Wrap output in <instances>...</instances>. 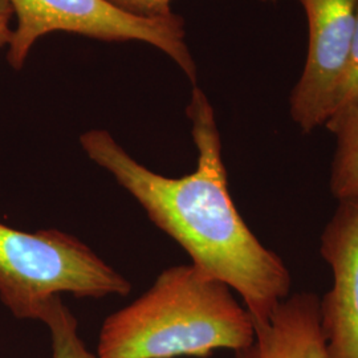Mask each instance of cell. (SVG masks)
I'll return each instance as SVG.
<instances>
[{
	"instance_id": "12",
	"label": "cell",
	"mask_w": 358,
	"mask_h": 358,
	"mask_svg": "<svg viewBox=\"0 0 358 358\" xmlns=\"http://www.w3.org/2000/svg\"><path fill=\"white\" fill-rule=\"evenodd\" d=\"M13 15V8L10 0H0V48L10 45L13 31L10 28V22Z\"/></svg>"
},
{
	"instance_id": "5",
	"label": "cell",
	"mask_w": 358,
	"mask_h": 358,
	"mask_svg": "<svg viewBox=\"0 0 358 358\" xmlns=\"http://www.w3.org/2000/svg\"><path fill=\"white\" fill-rule=\"evenodd\" d=\"M307 13L309 47L294 85L291 117L304 133L331 120L345 73L356 26L358 0H300Z\"/></svg>"
},
{
	"instance_id": "2",
	"label": "cell",
	"mask_w": 358,
	"mask_h": 358,
	"mask_svg": "<svg viewBox=\"0 0 358 358\" xmlns=\"http://www.w3.org/2000/svg\"><path fill=\"white\" fill-rule=\"evenodd\" d=\"M251 315L224 282L192 264L165 269L128 307L103 321L99 358L208 357L251 345Z\"/></svg>"
},
{
	"instance_id": "11",
	"label": "cell",
	"mask_w": 358,
	"mask_h": 358,
	"mask_svg": "<svg viewBox=\"0 0 358 358\" xmlns=\"http://www.w3.org/2000/svg\"><path fill=\"white\" fill-rule=\"evenodd\" d=\"M125 13L146 19H167L174 16L170 8L171 0H108Z\"/></svg>"
},
{
	"instance_id": "3",
	"label": "cell",
	"mask_w": 358,
	"mask_h": 358,
	"mask_svg": "<svg viewBox=\"0 0 358 358\" xmlns=\"http://www.w3.org/2000/svg\"><path fill=\"white\" fill-rule=\"evenodd\" d=\"M130 282L76 236L16 230L0 223V300L19 320H43L60 294L127 296Z\"/></svg>"
},
{
	"instance_id": "7",
	"label": "cell",
	"mask_w": 358,
	"mask_h": 358,
	"mask_svg": "<svg viewBox=\"0 0 358 358\" xmlns=\"http://www.w3.org/2000/svg\"><path fill=\"white\" fill-rule=\"evenodd\" d=\"M236 358H329L321 329L320 299L313 294L288 296L268 321L255 325L252 344Z\"/></svg>"
},
{
	"instance_id": "4",
	"label": "cell",
	"mask_w": 358,
	"mask_h": 358,
	"mask_svg": "<svg viewBox=\"0 0 358 358\" xmlns=\"http://www.w3.org/2000/svg\"><path fill=\"white\" fill-rule=\"evenodd\" d=\"M17 27L13 31L7 62L19 71L38 38L56 31L103 41L140 40L167 53L192 85L196 66L185 43V22L174 15L146 19L125 13L108 0H10Z\"/></svg>"
},
{
	"instance_id": "10",
	"label": "cell",
	"mask_w": 358,
	"mask_h": 358,
	"mask_svg": "<svg viewBox=\"0 0 358 358\" xmlns=\"http://www.w3.org/2000/svg\"><path fill=\"white\" fill-rule=\"evenodd\" d=\"M356 106H358V4L356 26H355V32L352 38L348 62H346L345 73H344L341 88L336 100L332 117L327 122V125Z\"/></svg>"
},
{
	"instance_id": "6",
	"label": "cell",
	"mask_w": 358,
	"mask_h": 358,
	"mask_svg": "<svg viewBox=\"0 0 358 358\" xmlns=\"http://www.w3.org/2000/svg\"><path fill=\"white\" fill-rule=\"evenodd\" d=\"M321 256L332 288L320 300L321 329L329 358H358V198L338 201L321 235Z\"/></svg>"
},
{
	"instance_id": "8",
	"label": "cell",
	"mask_w": 358,
	"mask_h": 358,
	"mask_svg": "<svg viewBox=\"0 0 358 358\" xmlns=\"http://www.w3.org/2000/svg\"><path fill=\"white\" fill-rule=\"evenodd\" d=\"M325 128L336 136L329 182L333 196L337 201L358 198V106Z\"/></svg>"
},
{
	"instance_id": "9",
	"label": "cell",
	"mask_w": 358,
	"mask_h": 358,
	"mask_svg": "<svg viewBox=\"0 0 358 358\" xmlns=\"http://www.w3.org/2000/svg\"><path fill=\"white\" fill-rule=\"evenodd\" d=\"M44 322L52 337V358H99L90 353L77 333V320L62 300L56 297L47 309Z\"/></svg>"
},
{
	"instance_id": "1",
	"label": "cell",
	"mask_w": 358,
	"mask_h": 358,
	"mask_svg": "<svg viewBox=\"0 0 358 358\" xmlns=\"http://www.w3.org/2000/svg\"><path fill=\"white\" fill-rule=\"evenodd\" d=\"M186 112L198 159L192 174L180 178L143 166L106 130H90L80 143L154 224L189 254L192 266L239 294L254 325H262L289 296L291 273L282 257L256 238L234 205L214 109L196 85Z\"/></svg>"
}]
</instances>
